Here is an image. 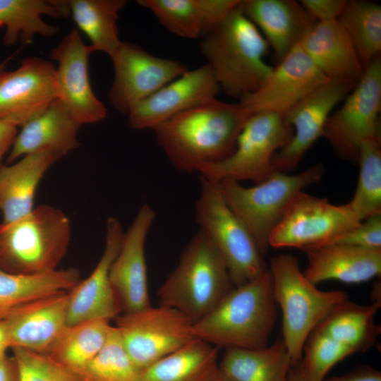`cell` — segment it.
<instances>
[{"label":"cell","mask_w":381,"mask_h":381,"mask_svg":"<svg viewBox=\"0 0 381 381\" xmlns=\"http://www.w3.org/2000/svg\"><path fill=\"white\" fill-rule=\"evenodd\" d=\"M73 20L90 39L92 52L100 51L111 57L120 46L117 21L126 0L66 1Z\"/></svg>","instance_id":"cell-33"},{"label":"cell","mask_w":381,"mask_h":381,"mask_svg":"<svg viewBox=\"0 0 381 381\" xmlns=\"http://www.w3.org/2000/svg\"><path fill=\"white\" fill-rule=\"evenodd\" d=\"M338 21L347 32L364 68L381 51V6L375 2L347 1Z\"/></svg>","instance_id":"cell-35"},{"label":"cell","mask_w":381,"mask_h":381,"mask_svg":"<svg viewBox=\"0 0 381 381\" xmlns=\"http://www.w3.org/2000/svg\"><path fill=\"white\" fill-rule=\"evenodd\" d=\"M299 44L329 79L358 82L363 75L351 40L338 20L318 22Z\"/></svg>","instance_id":"cell-26"},{"label":"cell","mask_w":381,"mask_h":381,"mask_svg":"<svg viewBox=\"0 0 381 381\" xmlns=\"http://www.w3.org/2000/svg\"><path fill=\"white\" fill-rule=\"evenodd\" d=\"M239 5L201 38L200 49L219 88L241 99L255 90L273 67L264 61L267 42Z\"/></svg>","instance_id":"cell-3"},{"label":"cell","mask_w":381,"mask_h":381,"mask_svg":"<svg viewBox=\"0 0 381 381\" xmlns=\"http://www.w3.org/2000/svg\"><path fill=\"white\" fill-rule=\"evenodd\" d=\"M8 349L10 345L6 323L4 320H0V357L6 354Z\"/></svg>","instance_id":"cell-45"},{"label":"cell","mask_w":381,"mask_h":381,"mask_svg":"<svg viewBox=\"0 0 381 381\" xmlns=\"http://www.w3.org/2000/svg\"><path fill=\"white\" fill-rule=\"evenodd\" d=\"M360 222L349 203L335 205L302 190L272 231L269 246L304 250L325 245Z\"/></svg>","instance_id":"cell-12"},{"label":"cell","mask_w":381,"mask_h":381,"mask_svg":"<svg viewBox=\"0 0 381 381\" xmlns=\"http://www.w3.org/2000/svg\"><path fill=\"white\" fill-rule=\"evenodd\" d=\"M219 89L207 64L187 70L138 103L127 114L128 123L134 129L154 130L171 118L216 98Z\"/></svg>","instance_id":"cell-20"},{"label":"cell","mask_w":381,"mask_h":381,"mask_svg":"<svg viewBox=\"0 0 381 381\" xmlns=\"http://www.w3.org/2000/svg\"><path fill=\"white\" fill-rule=\"evenodd\" d=\"M303 250L308 259L303 274L315 285L327 280L358 284L381 273V249L326 244Z\"/></svg>","instance_id":"cell-24"},{"label":"cell","mask_w":381,"mask_h":381,"mask_svg":"<svg viewBox=\"0 0 381 381\" xmlns=\"http://www.w3.org/2000/svg\"><path fill=\"white\" fill-rule=\"evenodd\" d=\"M323 381H381V373L370 366H360L343 375Z\"/></svg>","instance_id":"cell-42"},{"label":"cell","mask_w":381,"mask_h":381,"mask_svg":"<svg viewBox=\"0 0 381 381\" xmlns=\"http://www.w3.org/2000/svg\"><path fill=\"white\" fill-rule=\"evenodd\" d=\"M80 125L59 100H55L40 114L20 128L8 153L6 163L22 157L47 153L57 159L78 147Z\"/></svg>","instance_id":"cell-22"},{"label":"cell","mask_w":381,"mask_h":381,"mask_svg":"<svg viewBox=\"0 0 381 381\" xmlns=\"http://www.w3.org/2000/svg\"><path fill=\"white\" fill-rule=\"evenodd\" d=\"M357 83L346 79H329L284 114L294 133L289 143L272 157L275 171L286 173L297 167L306 152L322 135L334 107Z\"/></svg>","instance_id":"cell-14"},{"label":"cell","mask_w":381,"mask_h":381,"mask_svg":"<svg viewBox=\"0 0 381 381\" xmlns=\"http://www.w3.org/2000/svg\"><path fill=\"white\" fill-rule=\"evenodd\" d=\"M207 381H234L230 377H229L227 375H226L224 373H223L220 369L218 368L216 370V371L213 373V375L210 377V379Z\"/></svg>","instance_id":"cell-47"},{"label":"cell","mask_w":381,"mask_h":381,"mask_svg":"<svg viewBox=\"0 0 381 381\" xmlns=\"http://www.w3.org/2000/svg\"><path fill=\"white\" fill-rule=\"evenodd\" d=\"M0 381H18V372L13 356L0 357Z\"/></svg>","instance_id":"cell-44"},{"label":"cell","mask_w":381,"mask_h":381,"mask_svg":"<svg viewBox=\"0 0 381 381\" xmlns=\"http://www.w3.org/2000/svg\"><path fill=\"white\" fill-rule=\"evenodd\" d=\"M288 381H306L301 373L299 363L291 365Z\"/></svg>","instance_id":"cell-46"},{"label":"cell","mask_w":381,"mask_h":381,"mask_svg":"<svg viewBox=\"0 0 381 381\" xmlns=\"http://www.w3.org/2000/svg\"><path fill=\"white\" fill-rule=\"evenodd\" d=\"M141 375L115 326L102 349L77 374L80 381H142Z\"/></svg>","instance_id":"cell-37"},{"label":"cell","mask_w":381,"mask_h":381,"mask_svg":"<svg viewBox=\"0 0 381 381\" xmlns=\"http://www.w3.org/2000/svg\"><path fill=\"white\" fill-rule=\"evenodd\" d=\"M357 162L360 165L357 186L351 209L361 221L381 214V150L380 140L361 143Z\"/></svg>","instance_id":"cell-36"},{"label":"cell","mask_w":381,"mask_h":381,"mask_svg":"<svg viewBox=\"0 0 381 381\" xmlns=\"http://www.w3.org/2000/svg\"><path fill=\"white\" fill-rule=\"evenodd\" d=\"M71 237L68 217L61 210L40 205L27 215L0 223V269L32 275L58 269Z\"/></svg>","instance_id":"cell-5"},{"label":"cell","mask_w":381,"mask_h":381,"mask_svg":"<svg viewBox=\"0 0 381 381\" xmlns=\"http://www.w3.org/2000/svg\"><path fill=\"white\" fill-rule=\"evenodd\" d=\"M223 258L200 230L158 289L160 305L174 308L193 325L207 315L234 288Z\"/></svg>","instance_id":"cell-4"},{"label":"cell","mask_w":381,"mask_h":381,"mask_svg":"<svg viewBox=\"0 0 381 381\" xmlns=\"http://www.w3.org/2000/svg\"><path fill=\"white\" fill-rule=\"evenodd\" d=\"M6 62H7V60L4 61L3 63L0 64V71L4 70V68L5 67V64H6Z\"/></svg>","instance_id":"cell-48"},{"label":"cell","mask_w":381,"mask_h":381,"mask_svg":"<svg viewBox=\"0 0 381 381\" xmlns=\"http://www.w3.org/2000/svg\"><path fill=\"white\" fill-rule=\"evenodd\" d=\"M200 185L195 205L196 222L225 262L234 286L265 274L269 268L264 255L226 202L218 183L200 177Z\"/></svg>","instance_id":"cell-8"},{"label":"cell","mask_w":381,"mask_h":381,"mask_svg":"<svg viewBox=\"0 0 381 381\" xmlns=\"http://www.w3.org/2000/svg\"><path fill=\"white\" fill-rule=\"evenodd\" d=\"M171 33L187 39L203 37L241 3L240 0H138Z\"/></svg>","instance_id":"cell-25"},{"label":"cell","mask_w":381,"mask_h":381,"mask_svg":"<svg viewBox=\"0 0 381 381\" xmlns=\"http://www.w3.org/2000/svg\"><path fill=\"white\" fill-rule=\"evenodd\" d=\"M381 304L361 305L349 301L339 306L315 329L351 349L354 353L371 348L380 334L375 317Z\"/></svg>","instance_id":"cell-31"},{"label":"cell","mask_w":381,"mask_h":381,"mask_svg":"<svg viewBox=\"0 0 381 381\" xmlns=\"http://www.w3.org/2000/svg\"><path fill=\"white\" fill-rule=\"evenodd\" d=\"M110 58L114 77L109 101L116 110L125 114L188 70L178 61L155 56L129 42H121Z\"/></svg>","instance_id":"cell-13"},{"label":"cell","mask_w":381,"mask_h":381,"mask_svg":"<svg viewBox=\"0 0 381 381\" xmlns=\"http://www.w3.org/2000/svg\"><path fill=\"white\" fill-rule=\"evenodd\" d=\"M277 306L268 270L235 286L207 315L193 325V336L218 349L265 347L276 322Z\"/></svg>","instance_id":"cell-2"},{"label":"cell","mask_w":381,"mask_h":381,"mask_svg":"<svg viewBox=\"0 0 381 381\" xmlns=\"http://www.w3.org/2000/svg\"><path fill=\"white\" fill-rule=\"evenodd\" d=\"M381 60L374 59L365 69L343 105L329 116L322 137L341 158L357 162L361 143L380 140Z\"/></svg>","instance_id":"cell-10"},{"label":"cell","mask_w":381,"mask_h":381,"mask_svg":"<svg viewBox=\"0 0 381 381\" xmlns=\"http://www.w3.org/2000/svg\"><path fill=\"white\" fill-rule=\"evenodd\" d=\"M269 270L274 298L282 314V340L294 365L300 362L310 333L348 300V294L341 290L318 289L304 276L298 258L290 254L272 258Z\"/></svg>","instance_id":"cell-6"},{"label":"cell","mask_w":381,"mask_h":381,"mask_svg":"<svg viewBox=\"0 0 381 381\" xmlns=\"http://www.w3.org/2000/svg\"><path fill=\"white\" fill-rule=\"evenodd\" d=\"M58 99L56 68L39 57L0 71V121L21 127Z\"/></svg>","instance_id":"cell-15"},{"label":"cell","mask_w":381,"mask_h":381,"mask_svg":"<svg viewBox=\"0 0 381 381\" xmlns=\"http://www.w3.org/2000/svg\"><path fill=\"white\" fill-rule=\"evenodd\" d=\"M353 353L346 346L314 329L303 346L299 362L301 373L306 381H323L332 368Z\"/></svg>","instance_id":"cell-38"},{"label":"cell","mask_w":381,"mask_h":381,"mask_svg":"<svg viewBox=\"0 0 381 381\" xmlns=\"http://www.w3.org/2000/svg\"><path fill=\"white\" fill-rule=\"evenodd\" d=\"M153 208L144 204L124 231L119 250L110 268L111 285L121 302L123 313L146 308L151 305L145 257L147 234L155 220Z\"/></svg>","instance_id":"cell-19"},{"label":"cell","mask_w":381,"mask_h":381,"mask_svg":"<svg viewBox=\"0 0 381 381\" xmlns=\"http://www.w3.org/2000/svg\"><path fill=\"white\" fill-rule=\"evenodd\" d=\"M90 45L84 44L79 32L73 29L52 50L56 61L58 99L79 123H95L104 120L107 109L95 95L88 73Z\"/></svg>","instance_id":"cell-17"},{"label":"cell","mask_w":381,"mask_h":381,"mask_svg":"<svg viewBox=\"0 0 381 381\" xmlns=\"http://www.w3.org/2000/svg\"><path fill=\"white\" fill-rule=\"evenodd\" d=\"M239 6L272 47L278 61L318 23L293 0H244Z\"/></svg>","instance_id":"cell-23"},{"label":"cell","mask_w":381,"mask_h":381,"mask_svg":"<svg viewBox=\"0 0 381 381\" xmlns=\"http://www.w3.org/2000/svg\"><path fill=\"white\" fill-rule=\"evenodd\" d=\"M11 349L18 381H80L75 373L47 354L20 348Z\"/></svg>","instance_id":"cell-39"},{"label":"cell","mask_w":381,"mask_h":381,"mask_svg":"<svg viewBox=\"0 0 381 381\" xmlns=\"http://www.w3.org/2000/svg\"><path fill=\"white\" fill-rule=\"evenodd\" d=\"M293 133L284 114H254L240 132L232 153L218 162L204 166L198 174L214 183L224 180L261 183L276 171L272 157L289 143Z\"/></svg>","instance_id":"cell-9"},{"label":"cell","mask_w":381,"mask_h":381,"mask_svg":"<svg viewBox=\"0 0 381 381\" xmlns=\"http://www.w3.org/2000/svg\"><path fill=\"white\" fill-rule=\"evenodd\" d=\"M324 171L323 165L318 163L296 175L276 171L264 181L250 187L232 180L217 183L226 202L265 255L270 247V236L294 197L319 181Z\"/></svg>","instance_id":"cell-7"},{"label":"cell","mask_w":381,"mask_h":381,"mask_svg":"<svg viewBox=\"0 0 381 381\" xmlns=\"http://www.w3.org/2000/svg\"><path fill=\"white\" fill-rule=\"evenodd\" d=\"M79 279V270L74 267L32 275L12 274L0 269V320L28 303L70 291Z\"/></svg>","instance_id":"cell-30"},{"label":"cell","mask_w":381,"mask_h":381,"mask_svg":"<svg viewBox=\"0 0 381 381\" xmlns=\"http://www.w3.org/2000/svg\"><path fill=\"white\" fill-rule=\"evenodd\" d=\"M346 2V0H301L300 4L317 22H328L338 20Z\"/></svg>","instance_id":"cell-41"},{"label":"cell","mask_w":381,"mask_h":381,"mask_svg":"<svg viewBox=\"0 0 381 381\" xmlns=\"http://www.w3.org/2000/svg\"><path fill=\"white\" fill-rule=\"evenodd\" d=\"M292 365L282 339L261 349H226L218 363L234 381H288Z\"/></svg>","instance_id":"cell-29"},{"label":"cell","mask_w":381,"mask_h":381,"mask_svg":"<svg viewBox=\"0 0 381 381\" xmlns=\"http://www.w3.org/2000/svg\"><path fill=\"white\" fill-rule=\"evenodd\" d=\"M218 348L194 338L142 370V381H207L218 368Z\"/></svg>","instance_id":"cell-32"},{"label":"cell","mask_w":381,"mask_h":381,"mask_svg":"<svg viewBox=\"0 0 381 381\" xmlns=\"http://www.w3.org/2000/svg\"><path fill=\"white\" fill-rule=\"evenodd\" d=\"M328 80L298 43L278 61L258 87L243 97L240 102L251 114L284 115Z\"/></svg>","instance_id":"cell-16"},{"label":"cell","mask_w":381,"mask_h":381,"mask_svg":"<svg viewBox=\"0 0 381 381\" xmlns=\"http://www.w3.org/2000/svg\"><path fill=\"white\" fill-rule=\"evenodd\" d=\"M124 230L118 219L106 222L103 253L92 273L68 292L67 325L88 320L110 321L123 313L111 285L109 272L121 243Z\"/></svg>","instance_id":"cell-18"},{"label":"cell","mask_w":381,"mask_h":381,"mask_svg":"<svg viewBox=\"0 0 381 381\" xmlns=\"http://www.w3.org/2000/svg\"><path fill=\"white\" fill-rule=\"evenodd\" d=\"M57 160L47 153L30 154L0 167V213L3 223L16 221L33 210L40 182Z\"/></svg>","instance_id":"cell-27"},{"label":"cell","mask_w":381,"mask_h":381,"mask_svg":"<svg viewBox=\"0 0 381 381\" xmlns=\"http://www.w3.org/2000/svg\"><path fill=\"white\" fill-rule=\"evenodd\" d=\"M327 244L381 249V214L364 219L357 226L341 234Z\"/></svg>","instance_id":"cell-40"},{"label":"cell","mask_w":381,"mask_h":381,"mask_svg":"<svg viewBox=\"0 0 381 381\" xmlns=\"http://www.w3.org/2000/svg\"><path fill=\"white\" fill-rule=\"evenodd\" d=\"M68 291L28 303L4 319L10 349L46 354L67 325Z\"/></svg>","instance_id":"cell-21"},{"label":"cell","mask_w":381,"mask_h":381,"mask_svg":"<svg viewBox=\"0 0 381 381\" xmlns=\"http://www.w3.org/2000/svg\"><path fill=\"white\" fill-rule=\"evenodd\" d=\"M111 329L106 320L68 325L46 354L77 375L102 349Z\"/></svg>","instance_id":"cell-34"},{"label":"cell","mask_w":381,"mask_h":381,"mask_svg":"<svg viewBox=\"0 0 381 381\" xmlns=\"http://www.w3.org/2000/svg\"><path fill=\"white\" fill-rule=\"evenodd\" d=\"M42 15L67 18L70 11L64 0H0V27L6 29L2 43L11 46L20 41L32 42L35 35L52 37L59 32L56 26L45 23Z\"/></svg>","instance_id":"cell-28"},{"label":"cell","mask_w":381,"mask_h":381,"mask_svg":"<svg viewBox=\"0 0 381 381\" xmlns=\"http://www.w3.org/2000/svg\"><path fill=\"white\" fill-rule=\"evenodd\" d=\"M251 114L241 102L213 98L164 122L153 131L171 164L185 173H198L234 151Z\"/></svg>","instance_id":"cell-1"},{"label":"cell","mask_w":381,"mask_h":381,"mask_svg":"<svg viewBox=\"0 0 381 381\" xmlns=\"http://www.w3.org/2000/svg\"><path fill=\"white\" fill-rule=\"evenodd\" d=\"M115 320L123 346L140 370L195 338L193 323L177 310L162 305L122 313Z\"/></svg>","instance_id":"cell-11"},{"label":"cell","mask_w":381,"mask_h":381,"mask_svg":"<svg viewBox=\"0 0 381 381\" xmlns=\"http://www.w3.org/2000/svg\"><path fill=\"white\" fill-rule=\"evenodd\" d=\"M17 133L18 127L0 121V167L3 165V158L8 153Z\"/></svg>","instance_id":"cell-43"}]
</instances>
